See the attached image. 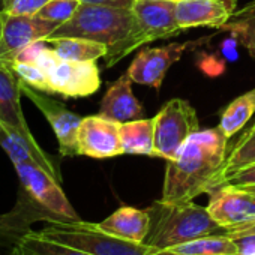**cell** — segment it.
Here are the masks:
<instances>
[{
	"mask_svg": "<svg viewBox=\"0 0 255 255\" xmlns=\"http://www.w3.org/2000/svg\"><path fill=\"white\" fill-rule=\"evenodd\" d=\"M227 144L228 137L219 126L191 135L179 155L167 161L161 200L186 203L207 194L227 158Z\"/></svg>",
	"mask_w": 255,
	"mask_h": 255,
	"instance_id": "1",
	"label": "cell"
},
{
	"mask_svg": "<svg viewBox=\"0 0 255 255\" xmlns=\"http://www.w3.org/2000/svg\"><path fill=\"white\" fill-rule=\"evenodd\" d=\"M146 210L150 216V227L144 245L156 251H167L200 237L228 234V228L219 225L207 207L194 201L167 203L158 200Z\"/></svg>",
	"mask_w": 255,
	"mask_h": 255,
	"instance_id": "2",
	"label": "cell"
},
{
	"mask_svg": "<svg viewBox=\"0 0 255 255\" xmlns=\"http://www.w3.org/2000/svg\"><path fill=\"white\" fill-rule=\"evenodd\" d=\"M135 29L137 18L132 9L80 3L72 18L60 24L47 42L57 38H81L101 42L113 51L129 39Z\"/></svg>",
	"mask_w": 255,
	"mask_h": 255,
	"instance_id": "3",
	"label": "cell"
},
{
	"mask_svg": "<svg viewBox=\"0 0 255 255\" xmlns=\"http://www.w3.org/2000/svg\"><path fill=\"white\" fill-rule=\"evenodd\" d=\"M38 233L50 240L93 255H167L164 251H156L144 243L110 236L93 222H53Z\"/></svg>",
	"mask_w": 255,
	"mask_h": 255,
	"instance_id": "4",
	"label": "cell"
},
{
	"mask_svg": "<svg viewBox=\"0 0 255 255\" xmlns=\"http://www.w3.org/2000/svg\"><path fill=\"white\" fill-rule=\"evenodd\" d=\"M132 12L137 18L135 33L116 50L107 53L104 57L107 68L116 65L134 50H138L141 45H146L152 41L176 36L182 32L176 18V3L135 0Z\"/></svg>",
	"mask_w": 255,
	"mask_h": 255,
	"instance_id": "5",
	"label": "cell"
},
{
	"mask_svg": "<svg viewBox=\"0 0 255 255\" xmlns=\"http://www.w3.org/2000/svg\"><path fill=\"white\" fill-rule=\"evenodd\" d=\"M14 167L20 180L21 192L35 207L48 216V224L81 221L60 188L59 180L36 164H14Z\"/></svg>",
	"mask_w": 255,
	"mask_h": 255,
	"instance_id": "6",
	"label": "cell"
},
{
	"mask_svg": "<svg viewBox=\"0 0 255 255\" xmlns=\"http://www.w3.org/2000/svg\"><path fill=\"white\" fill-rule=\"evenodd\" d=\"M155 152L153 158L174 159L183 144L200 131L198 117L192 105L185 99H171L153 117Z\"/></svg>",
	"mask_w": 255,
	"mask_h": 255,
	"instance_id": "7",
	"label": "cell"
},
{
	"mask_svg": "<svg viewBox=\"0 0 255 255\" xmlns=\"http://www.w3.org/2000/svg\"><path fill=\"white\" fill-rule=\"evenodd\" d=\"M210 38L212 36L203 38L200 41H189L182 44L173 42L164 47L144 48L135 56V59L132 60L129 68H128L126 74L137 84L149 86L159 90L167 71L182 57V54L188 48L198 47L200 44L209 41Z\"/></svg>",
	"mask_w": 255,
	"mask_h": 255,
	"instance_id": "8",
	"label": "cell"
},
{
	"mask_svg": "<svg viewBox=\"0 0 255 255\" xmlns=\"http://www.w3.org/2000/svg\"><path fill=\"white\" fill-rule=\"evenodd\" d=\"M20 90L24 93L45 116L50 126L59 141V152L62 156H77L78 155V128L83 117L69 111L63 104L45 96L39 90L27 86L20 80Z\"/></svg>",
	"mask_w": 255,
	"mask_h": 255,
	"instance_id": "9",
	"label": "cell"
},
{
	"mask_svg": "<svg viewBox=\"0 0 255 255\" xmlns=\"http://www.w3.org/2000/svg\"><path fill=\"white\" fill-rule=\"evenodd\" d=\"M45 72L51 93L68 98H84L101 87L99 69L95 62H71L56 56Z\"/></svg>",
	"mask_w": 255,
	"mask_h": 255,
	"instance_id": "10",
	"label": "cell"
},
{
	"mask_svg": "<svg viewBox=\"0 0 255 255\" xmlns=\"http://www.w3.org/2000/svg\"><path fill=\"white\" fill-rule=\"evenodd\" d=\"M0 62H5L15 51L32 42L47 41L60 26L38 15H11L3 11L0 12Z\"/></svg>",
	"mask_w": 255,
	"mask_h": 255,
	"instance_id": "11",
	"label": "cell"
},
{
	"mask_svg": "<svg viewBox=\"0 0 255 255\" xmlns=\"http://www.w3.org/2000/svg\"><path fill=\"white\" fill-rule=\"evenodd\" d=\"M78 155L107 159L123 155L120 141V123L101 114L83 117L78 128Z\"/></svg>",
	"mask_w": 255,
	"mask_h": 255,
	"instance_id": "12",
	"label": "cell"
},
{
	"mask_svg": "<svg viewBox=\"0 0 255 255\" xmlns=\"http://www.w3.org/2000/svg\"><path fill=\"white\" fill-rule=\"evenodd\" d=\"M207 210L225 228H234L255 221V194L234 186H219L209 192Z\"/></svg>",
	"mask_w": 255,
	"mask_h": 255,
	"instance_id": "13",
	"label": "cell"
},
{
	"mask_svg": "<svg viewBox=\"0 0 255 255\" xmlns=\"http://www.w3.org/2000/svg\"><path fill=\"white\" fill-rule=\"evenodd\" d=\"M236 0H177L176 18L182 30L222 27L236 12Z\"/></svg>",
	"mask_w": 255,
	"mask_h": 255,
	"instance_id": "14",
	"label": "cell"
},
{
	"mask_svg": "<svg viewBox=\"0 0 255 255\" xmlns=\"http://www.w3.org/2000/svg\"><path fill=\"white\" fill-rule=\"evenodd\" d=\"M20 96V78L6 63L0 62V122L17 131L29 144L41 147L29 129Z\"/></svg>",
	"mask_w": 255,
	"mask_h": 255,
	"instance_id": "15",
	"label": "cell"
},
{
	"mask_svg": "<svg viewBox=\"0 0 255 255\" xmlns=\"http://www.w3.org/2000/svg\"><path fill=\"white\" fill-rule=\"evenodd\" d=\"M36 221L50 222L48 216L35 207L21 192L17 206L6 215H0V255H12L17 242Z\"/></svg>",
	"mask_w": 255,
	"mask_h": 255,
	"instance_id": "16",
	"label": "cell"
},
{
	"mask_svg": "<svg viewBox=\"0 0 255 255\" xmlns=\"http://www.w3.org/2000/svg\"><path fill=\"white\" fill-rule=\"evenodd\" d=\"M132 80L123 74L119 80L108 84V89L101 101L99 114L117 123H126L144 117V111L132 93Z\"/></svg>",
	"mask_w": 255,
	"mask_h": 255,
	"instance_id": "17",
	"label": "cell"
},
{
	"mask_svg": "<svg viewBox=\"0 0 255 255\" xmlns=\"http://www.w3.org/2000/svg\"><path fill=\"white\" fill-rule=\"evenodd\" d=\"M98 228L110 236L144 243L150 227V216L147 210L122 206L108 218L96 224Z\"/></svg>",
	"mask_w": 255,
	"mask_h": 255,
	"instance_id": "18",
	"label": "cell"
},
{
	"mask_svg": "<svg viewBox=\"0 0 255 255\" xmlns=\"http://www.w3.org/2000/svg\"><path fill=\"white\" fill-rule=\"evenodd\" d=\"M120 141L123 153L153 156L155 152V120L138 119L120 123Z\"/></svg>",
	"mask_w": 255,
	"mask_h": 255,
	"instance_id": "19",
	"label": "cell"
},
{
	"mask_svg": "<svg viewBox=\"0 0 255 255\" xmlns=\"http://www.w3.org/2000/svg\"><path fill=\"white\" fill-rule=\"evenodd\" d=\"M252 164H255V122L240 135V138L233 146L230 153H227L224 165L219 170V173H218L212 188L209 189V192L212 189H215L221 182H224L231 174H234V173L240 171L242 168L252 165Z\"/></svg>",
	"mask_w": 255,
	"mask_h": 255,
	"instance_id": "20",
	"label": "cell"
},
{
	"mask_svg": "<svg viewBox=\"0 0 255 255\" xmlns=\"http://www.w3.org/2000/svg\"><path fill=\"white\" fill-rule=\"evenodd\" d=\"M56 54L63 60L71 62H96L107 56V45L81 38H57L48 41Z\"/></svg>",
	"mask_w": 255,
	"mask_h": 255,
	"instance_id": "21",
	"label": "cell"
},
{
	"mask_svg": "<svg viewBox=\"0 0 255 255\" xmlns=\"http://www.w3.org/2000/svg\"><path fill=\"white\" fill-rule=\"evenodd\" d=\"M12 255H93L90 252L50 240L38 231L29 230L17 242Z\"/></svg>",
	"mask_w": 255,
	"mask_h": 255,
	"instance_id": "22",
	"label": "cell"
},
{
	"mask_svg": "<svg viewBox=\"0 0 255 255\" xmlns=\"http://www.w3.org/2000/svg\"><path fill=\"white\" fill-rule=\"evenodd\" d=\"M218 30L230 32L237 42L243 45L252 57H255V0L236 11Z\"/></svg>",
	"mask_w": 255,
	"mask_h": 255,
	"instance_id": "23",
	"label": "cell"
},
{
	"mask_svg": "<svg viewBox=\"0 0 255 255\" xmlns=\"http://www.w3.org/2000/svg\"><path fill=\"white\" fill-rule=\"evenodd\" d=\"M255 113V89L234 99L222 113L219 128L221 131L231 138L251 120Z\"/></svg>",
	"mask_w": 255,
	"mask_h": 255,
	"instance_id": "24",
	"label": "cell"
},
{
	"mask_svg": "<svg viewBox=\"0 0 255 255\" xmlns=\"http://www.w3.org/2000/svg\"><path fill=\"white\" fill-rule=\"evenodd\" d=\"M179 255H239L234 239L228 236H207L167 249Z\"/></svg>",
	"mask_w": 255,
	"mask_h": 255,
	"instance_id": "25",
	"label": "cell"
},
{
	"mask_svg": "<svg viewBox=\"0 0 255 255\" xmlns=\"http://www.w3.org/2000/svg\"><path fill=\"white\" fill-rule=\"evenodd\" d=\"M8 66L27 86H30V87L42 92V93H51L48 75L38 65H33V63H8Z\"/></svg>",
	"mask_w": 255,
	"mask_h": 255,
	"instance_id": "26",
	"label": "cell"
},
{
	"mask_svg": "<svg viewBox=\"0 0 255 255\" xmlns=\"http://www.w3.org/2000/svg\"><path fill=\"white\" fill-rule=\"evenodd\" d=\"M80 3H81L80 0H50L47 5H44L39 9L36 15L44 20L63 24L72 18Z\"/></svg>",
	"mask_w": 255,
	"mask_h": 255,
	"instance_id": "27",
	"label": "cell"
},
{
	"mask_svg": "<svg viewBox=\"0 0 255 255\" xmlns=\"http://www.w3.org/2000/svg\"><path fill=\"white\" fill-rule=\"evenodd\" d=\"M50 0H3V12L11 15H36Z\"/></svg>",
	"mask_w": 255,
	"mask_h": 255,
	"instance_id": "28",
	"label": "cell"
},
{
	"mask_svg": "<svg viewBox=\"0 0 255 255\" xmlns=\"http://www.w3.org/2000/svg\"><path fill=\"white\" fill-rule=\"evenodd\" d=\"M219 186H234V188H249V186H255V164L248 165V167L242 168L240 171L231 174L224 182H221L216 188H219Z\"/></svg>",
	"mask_w": 255,
	"mask_h": 255,
	"instance_id": "29",
	"label": "cell"
},
{
	"mask_svg": "<svg viewBox=\"0 0 255 255\" xmlns=\"http://www.w3.org/2000/svg\"><path fill=\"white\" fill-rule=\"evenodd\" d=\"M81 3H93V5H104V6H113V8H125L132 9L135 0H80Z\"/></svg>",
	"mask_w": 255,
	"mask_h": 255,
	"instance_id": "30",
	"label": "cell"
},
{
	"mask_svg": "<svg viewBox=\"0 0 255 255\" xmlns=\"http://www.w3.org/2000/svg\"><path fill=\"white\" fill-rule=\"evenodd\" d=\"M255 234V221H251L248 224L234 227V228H228V237L236 239V237H243V236H252Z\"/></svg>",
	"mask_w": 255,
	"mask_h": 255,
	"instance_id": "31",
	"label": "cell"
},
{
	"mask_svg": "<svg viewBox=\"0 0 255 255\" xmlns=\"http://www.w3.org/2000/svg\"><path fill=\"white\" fill-rule=\"evenodd\" d=\"M236 44H237V39H236V38L231 35V38H230L228 41H225V42L221 45V48H222V53L225 54L227 60H230V62H233V60H236V59H237Z\"/></svg>",
	"mask_w": 255,
	"mask_h": 255,
	"instance_id": "32",
	"label": "cell"
},
{
	"mask_svg": "<svg viewBox=\"0 0 255 255\" xmlns=\"http://www.w3.org/2000/svg\"><path fill=\"white\" fill-rule=\"evenodd\" d=\"M152 2H171V3H176L177 0H152Z\"/></svg>",
	"mask_w": 255,
	"mask_h": 255,
	"instance_id": "33",
	"label": "cell"
},
{
	"mask_svg": "<svg viewBox=\"0 0 255 255\" xmlns=\"http://www.w3.org/2000/svg\"><path fill=\"white\" fill-rule=\"evenodd\" d=\"M243 189H248V191H251V192L255 194V186H249V188H243Z\"/></svg>",
	"mask_w": 255,
	"mask_h": 255,
	"instance_id": "34",
	"label": "cell"
},
{
	"mask_svg": "<svg viewBox=\"0 0 255 255\" xmlns=\"http://www.w3.org/2000/svg\"><path fill=\"white\" fill-rule=\"evenodd\" d=\"M3 11V0H0V12Z\"/></svg>",
	"mask_w": 255,
	"mask_h": 255,
	"instance_id": "35",
	"label": "cell"
},
{
	"mask_svg": "<svg viewBox=\"0 0 255 255\" xmlns=\"http://www.w3.org/2000/svg\"><path fill=\"white\" fill-rule=\"evenodd\" d=\"M0 32H2V20H0Z\"/></svg>",
	"mask_w": 255,
	"mask_h": 255,
	"instance_id": "36",
	"label": "cell"
}]
</instances>
